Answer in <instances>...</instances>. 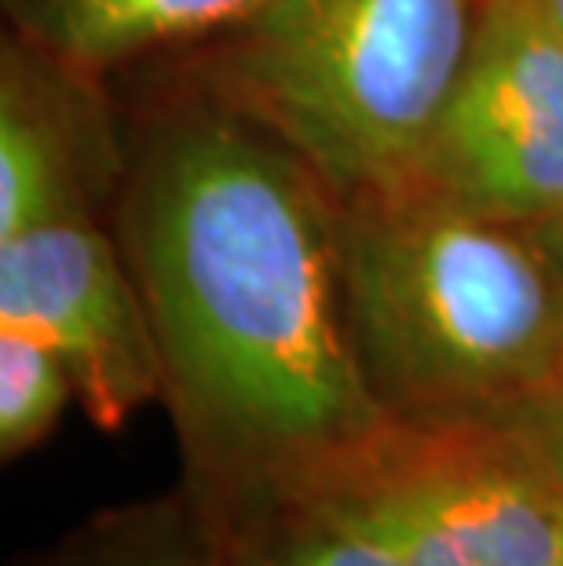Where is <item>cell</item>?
I'll return each mask as SVG.
<instances>
[{
	"label": "cell",
	"instance_id": "obj_1",
	"mask_svg": "<svg viewBox=\"0 0 563 566\" xmlns=\"http://www.w3.org/2000/svg\"><path fill=\"white\" fill-rule=\"evenodd\" d=\"M117 227L184 483L223 534L319 490L392 424L347 325L344 205L282 139L195 84L139 132Z\"/></svg>",
	"mask_w": 563,
	"mask_h": 566
},
{
	"label": "cell",
	"instance_id": "obj_2",
	"mask_svg": "<svg viewBox=\"0 0 563 566\" xmlns=\"http://www.w3.org/2000/svg\"><path fill=\"white\" fill-rule=\"evenodd\" d=\"M358 369L392 420H494L563 377V231L414 190L347 198Z\"/></svg>",
	"mask_w": 563,
	"mask_h": 566
},
{
	"label": "cell",
	"instance_id": "obj_3",
	"mask_svg": "<svg viewBox=\"0 0 563 566\" xmlns=\"http://www.w3.org/2000/svg\"><path fill=\"white\" fill-rule=\"evenodd\" d=\"M483 0H257L209 38L198 84L341 201L399 187L472 52Z\"/></svg>",
	"mask_w": 563,
	"mask_h": 566
},
{
	"label": "cell",
	"instance_id": "obj_4",
	"mask_svg": "<svg viewBox=\"0 0 563 566\" xmlns=\"http://www.w3.org/2000/svg\"><path fill=\"white\" fill-rule=\"evenodd\" d=\"M304 497L403 566H563V493L490 420H392Z\"/></svg>",
	"mask_w": 563,
	"mask_h": 566
},
{
	"label": "cell",
	"instance_id": "obj_5",
	"mask_svg": "<svg viewBox=\"0 0 563 566\" xmlns=\"http://www.w3.org/2000/svg\"><path fill=\"white\" fill-rule=\"evenodd\" d=\"M392 190L498 220H560L563 41L538 0H483L461 77Z\"/></svg>",
	"mask_w": 563,
	"mask_h": 566
},
{
	"label": "cell",
	"instance_id": "obj_6",
	"mask_svg": "<svg viewBox=\"0 0 563 566\" xmlns=\"http://www.w3.org/2000/svg\"><path fill=\"white\" fill-rule=\"evenodd\" d=\"M0 325L52 347L74 380V402L100 431L165 406V358L147 300L100 220L0 238Z\"/></svg>",
	"mask_w": 563,
	"mask_h": 566
},
{
	"label": "cell",
	"instance_id": "obj_7",
	"mask_svg": "<svg viewBox=\"0 0 563 566\" xmlns=\"http://www.w3.org/2000/svg\"><path fill=\"white\" fill-rule=\"evenodd\" d=\"M106 74L4 30L0 41V238L63 220H100L122 198L125 147Z\"/></svg>",
	"mask_w": 563,
	"mask_h": 566
},
{
	"label": "cell",
	"instance_id": "obj_8",
	"mask_svg": "<svg viewBox=\"0 0 563 566\" xmlns=\"http://www.w3.org/2000/svg\"><path fill=\"white\" fill-rule=\"evenodd\" d=\"M257 0H0L8 30L111 74L158 48L209 41Z\"/></svg>",
	"mask_w": 563,
	"mask_h": 566
},
{
	"label": "cell",
	"instance_id": "obj_9",
	"mask_svg": "<svg viewBox=\"0 0 563 566\" xmlns=\"http://www.w3.org/2000/svg\"><path fill=\"white\" fill-rule=\"evenodd\" d=\"M19 566H231L227 537L187 483L92 512Z\"/></svg>",
	"mask_w": 563,
	"mask_h": 566
},
{
	"label": "cell",
	"instance_id": "obj_10",
	"mask_svg": "<svg viewBox=\"0 0 563 566\" xmlns=\"http://www.w3.org/2000/svg\"><path fill=\"white\" fill-rule=\"evenodd\" d=\"M223 537L231 566H403L377 537L319 497L271 504Z\"/></svg>",
	"mask_w": 563,
	"mask_h": 566
},
{
	"label": "cell",
	"instance_id": "obj_11",
	"mask_svg": "<svg viewBox=\"0 0 563 566\" xmlns=\"http://www.w3.org/2000/svg\"><path fill=\"white\" fill-rule=\"evenodd\" d=\"M74 380L38 336L0 325V461L11 464L52 439Z\"/></svg>",
	"mask_w": 563,
	"mask_h": 566
},
{
	"label": "cell",
	"instance_id": "obj_12",
	"mask_svg": "<svg viewBox=\"0 0 563 566\" xmlns=\"http://www.w3.org/2000/svg\"><path fill=\"white\" fill-rule=\"evenodd\" d=\"M490 424H501L509 436H517L526 453L542 464V472L553 479L563 493V377L538 399L523 402L509 413L494 417Z\"/></svg>",
	"mask_w": 563,
	"mask_h": 566
},
{
	"label": "cell",
	"instance_id": "obj_13",
	"mask_svg": "<svg viewBox=\"0 0 563 566\" xmlns=\"http://www.w3.org/2000/svg\"><path fill=\"white\" fill-rule=\"evenodd\" d=\"M538 8L545 11L549 27H553V30H556V38L563 41V0H538Z\"/></svg>",
	"mask_w": 563,
	"mask_h": 566
},
{
	"label": "cell",
	"instance_id": "obj_14",
	"mask_svg": "<svg viewBox=\"0 0 563 566\" xmlns=\"http://www.w3.org/2000/svg\"><path fill=\"white\" fill-rule=\"evenodd\" d=\"M556 223H560V231H563V216H560V220H556Z\"/></svg>",
	"mask_w": 563,
	"mask_h": 566
}]
</instances>
